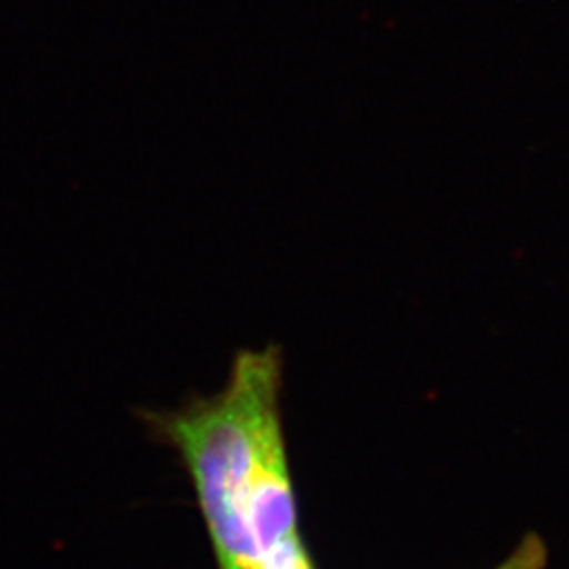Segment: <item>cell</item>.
Returning a JSON list of instances; mask_svg holds the SVG:
<instances>
[{
  "instance_id": "obj_1",
  "label": "cell",
  "mask_w": 569,
  "mask_h": 569,
  "mask_svg": "<svg viewBox=\"0 0 569 569\" xmlns=\"http://www.w3.org/2000/svg\"><path fill=\"white\" fill-rule=\"evenodd\" d=\"M279 388V355L243 352L218 397L161 422L190 470L220 569H260L249 502L268 451L283 443Z\"/></svg>"
},
{
  "instance_id": "obj_2",
  "label": "cell",
  "mask_w": 569,
  "mask_h": 569,
  "mask_svg": "<svg viewBox=\"0 0 569 569\" xmlns=\"http://www.w3.org/2000/svg\"><path fill=\"white\" fill-rule=\"evenodd\" d=\"M260 569H315L300 531L266 550L260 559Z\"/></svg>"
},
{
  "instance_id": "obj_3",
  "label": "cell",
  "mask_w": 569,
  "mask_h": 569,
  "mask_svg": "<svg viewBox=\"0 0 569 569\" xmlns=\"http://www.w3.org/2000/svg\"><path fill=\"white\" fill-rule=\"evenodd\" d=\"M547 566H549L547 540L540 533L529 531L509 557L493 569H547Z\"/></svg>"
}]
</instances>
